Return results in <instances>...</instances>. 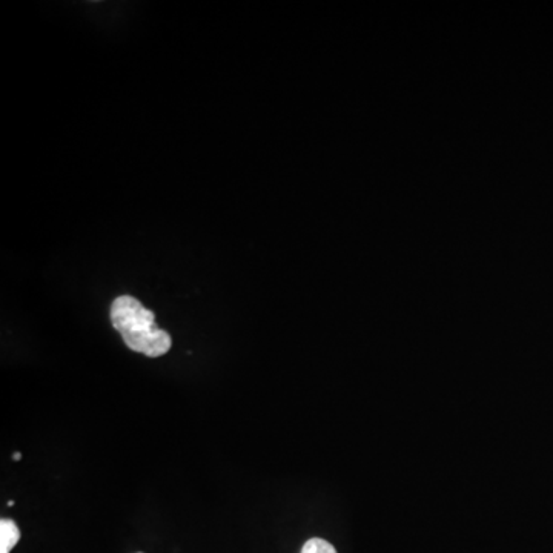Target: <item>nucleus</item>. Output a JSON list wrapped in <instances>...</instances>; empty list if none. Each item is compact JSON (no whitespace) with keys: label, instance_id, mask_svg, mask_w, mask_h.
<instances>
[{"label":"nucleus","instance_id":"obj_1","mask_svg":"<svg viewBox=\"0 0 553 553\" xmlns=\"http://www.w3.org/2000/svg\"><path fill=\"white\" fill-rule=\"evenodd\" d=\"M111 322L134 352L157 358L171 349V335L155 324V314L131 296L117 297L112 301Z\"/></svg>","mask_w":553,"mask_h":553},{"label":"nucleus","instance_id":"obj_2","mask_svg":"<svg viewBox=\"0 0 553 553\" xmlns=\"http://www.w3.org/2000/svg\"><path fill=\"white\" fill-rule=\"evenodd\" d=\"M20 541V529L13 520H0V553H10Z\"/></svg>","mask_w":553,"mask_h":553},{"label":"nucleus","instance_id":"obj_3","mask_svg":"<svg viewBox=\"0 0 553 553\" xmlns=\"http://www.w3.org/2000/svg\"><path fill=\"white\" fill-rule=\"evenodd\" d=\"M300 553H336V550L329 541L323 538H310L303 544Z\"/></svg>","mask_w":553,"mask_h":553},{"label":"nucleus","instance_id":"obj_4","mask_svg":"<svg viewBox=\"0 0 553 553\" xmlns=\"http://www.w3.org/2000/svg\"><path fill=\"white\" fill-rule=\"evenodd\" d=\"M13 458H14V460H20V458H22V454L17 452V454H14V456H13Z\"/></svg>","mask_w":553,"mask_h":553},{"label":"nucleus","instance_id":"obj_5","mask_svg":"<svg viewBox=\"0 0 553 553\" xmlns=\"http://www.w3.org/2000/svg\"><path fill=\"white\" fill-rule=\"evenodd\" d=\"M138 553H142V552H138Z\"/></svg>","mask_w":553,"mask_h":553}]
</instances>
